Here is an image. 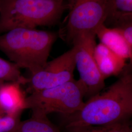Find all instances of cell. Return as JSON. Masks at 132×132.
I'll list each match as a JSON object with an SVG mask.
<instances>
[{
  "mask_svg": "<svg viewBox=\"0 0 132 132\" xmlns=\"http://www.w3.org/2000/svg\"><path fill=\"white\" fill-rule=\"evenodd\" d=\"M120 75L104 92L89 98L79 111L63 116L64 127L69 130L130 121L132 115L131 63L126 65Z\"/></svg>",
  "mask_w": 132,
  "mask_h": 132,
  "instance_id": "6da1fadb",
  "label": "cell"
},
{
  "mask_svg": "<svg viewBox=\"0 0 132 132\" xmlns=\"http://www.w3.org/2000/svg\"><path fill=\"white\" fill-rule=\"evenodd\" d=\"M57 34L37 29L16 28L0 34V51L19 68L33 75L47 63Z\"/></svg>",
  "mask_w": 132,
  "mask_h": 132,
  "instance_id": "7a4b0ae2",
  "label": "cell"
},
{
  "mask_svg": "<svg viewBox=\"0 0 132 132\" xmlns=\"http://www.w3.org/2000/svg\"><path fill=\"white\" fill-rule=\"evenodd\" d=\"M66 7L64 0H0V34L16 28L52 26Z\"/></svg>",
  "mask_w": 132,
  "mask_h": 132,
  "instance_id": "3957f363",
  "label": "cell"
},
{
  "mask_svg": "<svg viewBox=\"0 0 132 132\" xmlns=\"http://www.w3.org/2000/svg\"><path fill=\"white\" fill-rule=\"evenodd\" d=\"M85 86L75 79L61 85L34 92L26 97L25 109L32 114L47 116L52 113L70 115L79 111L84 103Z\"/></svg>",
  "mask_w": 132,
  "mask_h": 132,
  "instance_id": "277c9868",
  "label": "cell"
},
{
  "mask_svg": "<svg viewBox=\"0 0 132 132\" xmlns=\"http://www.w3.org/2000/svg\"><path fill=\"white\" fill-rule=\"evenodd\" d=\"M66 27V39L71 42L76 36L95 31L108 18L107 0H73Z\"/></svg>",
  "mask_w": 132,
  "mask_h": 132,
  "instance_id": "5b68a950",
  "label": "cell"
},
{
  "mask_svg": "<svg viewBox=\"0 0 132 132\" xmlns=\"http://www.w3.org/2000/svg\"><path fill=\"white\" fill-rule=\"evenodd\" d=\"M95 37L94 33H82L71 41L75 49L76 67L79 73V79L85 86L86 97L88 98L98 94L105 87V80L94 58Z\"/></svg>",
  "mask_w": 132,
  "mask_h": 132,
  "instance_id": "8992f818",
  "label": "cell"
},
{
  "mask_svg": "<svg viewBox=\"0 0 132 132\" xmlns=\"http://www.w3.org/2000/svg\"><path fill=\"white\" fill-rule=\"evenodd\" d=\"M76 68L75 49L72 47L52 61L47 62L42 70L28 78V92L31 94L51 88L73 79Z\"/></svg>",
  "mask_w": 132,
  "mask_h": 132,
  "instance_id": "52a82bcc",
  "label": "cell"
},
{
  "mask_svg": "<svg viewBox=\"0 0 132 132\" xmlns=\"http://www.w3.org/2000/svg\"><path fill=\"white\" fill-rule=\"evenodd\" d=\"M26 98L19 83L4 82L0 84V110L5 114H21L26 110Z\"/></svg>",
  "mask_w": 132,
  "mask_h": 132,
  "instance_id": "ba28073f",
  "label": "cell"
},
{
  "mask_svg": "<svg viewBox=\"0 0 132 132\" xmlns=\"http://www.w3.org/2000/svg\"><path fill=\"white\" fill-rule=\"evenodd\" d=\"M94 54L99 72L104 80L109 77L120 75L126 66V60L101 43L96 45Z\"/></svg>",
  "mask_w": 132,
  "mask_h": 132,
  "instance_id": "9c48e42d",
  "label": "cell"
},
{
  "mask_svg": "<svg viewBox=\"0 0 132 132\" xmlns=\"http://www.w3.org/2000/svg\"><path fill=\"white\" fill-rule=\"evenodd\" d=\"M95 33L100 43L112 52L126 60L129 59L132 61V47L128 44L118 28H108L103 24L96 29Z\"/></svg>",
  "mask_w": 132,
  "mask_h": 132,
  "instance_id": "30bf717a",
  "label": "cell"
},
{
  "mask_svg": "<svg viewBox=\"0 0 132 132\" xmlns=\"http://www.w3.org/2000/svg\"><path fill=\"white\" fill-rule=\"evenodd\" d=\"M10 132H61L47 116L32 114L29 118L21 121Z\"/></svg>",
  "mask_w": 132,
  "mask_h": 132,
  "instance_id": "8fae6325",
  "label": "cell"
},
{
  "mask_svg": "<svg viewBox=\"0 0 132 132\" xmlns=\"http://www.w3.org/2000/svg\"><path fill=\"white\" fill-rule=\"evenodd\" d=\"M109 6V19L117 24L131 20L132 0H107Z\"/></svg>",
  "mask_w": 132,
  "mask_h": 132,
  "instance_id": "7c38bea8",
  "label": "cell"
},
{
  "mask_svg": "<svg viewBox=\"0 0 132 132\" xmlns=\"http://www.w3.org/2000/svg\"><path fill=\"white\" fill-rule=\"evenodd\" d=\"M0 81L23 85L27 83L28 78L22 75L20 68L15 64L0 57Z\"/></svg>",
  "mask_w": 132,
  "mask_h": 132,
  "instance_id": "4fadbf2b",
  "label": "cell"
},
{
  "mask_svg": "<svg viewBox=\"0 0 132 132\" xmlns=\"http://www.w3.org/2000/svg\"><path fill=\"white\" fill-rule=\"evenodd\" d=\"M67 132H132L130 121L102 126H88L67 130Z\"/></svg>",
  "mask_w": 132,
  "mask_h": 132,
  "instance_id": "5bb4252c",
  "label": "cell"
},
{
  "mask_svg": "<svg viewBox=\"0 0 132 132\" xmlns=\"http://www.w3.org/2000/svg\"><path fill=\"white\" fill-rule=\"evenodd\" d=\"M21 114L0 116V132H10L15 127L21 120Z\"/></svg>",
  "mask_w": 132,
  "mask_h": 132,
  "instance_id": "9a60e30c",
  "label": "cell"
},
{
  "mask_svg": "<svg viewBox=\"0 0 132 132\" xmlns=\"http://www.w3.org/2000/svg\"><path fill=\"white\" fill-rule=\"evenodd\" d=\"M67 1H68V6L69 7V9H70V8L71 7V5L72 4V3H73V0H67Z\"/></svg>",
  "mask_w": 132,
  "mask_h": 132,
  "instance_id": "2e32d148",
  "label": "cell"
},
{
  "mask_svg": "<svg viewBox=\"0 0 132 132\" xmlns=\"http://www.w3.org/2000/svg\"><path fill=\"white\" fill-rule=\"evenodd\" d=\"M2 112H1V110H0V116H2Z\"/></svg>",
  "mask_w": 132,
  "mask_h": 132,
  "instance_id": "e0dca14e",
  "label": "cell"
},
{
  "mask_svg": "<svg viewBox=\"0 0 132 132\" xmlns=\"http://www.w3.org/2000/svg\"><path fill=\"white\" fill-rule=\"evenodd\" d=\"M4 83V82H2V81H0V84H1L2 83Z\"/></svg>",
  "mask_w": 132,
  "mask_h": 132,
  "instance_id": "ac0fdd59",
  "label": "cell"
}]
</instances>
